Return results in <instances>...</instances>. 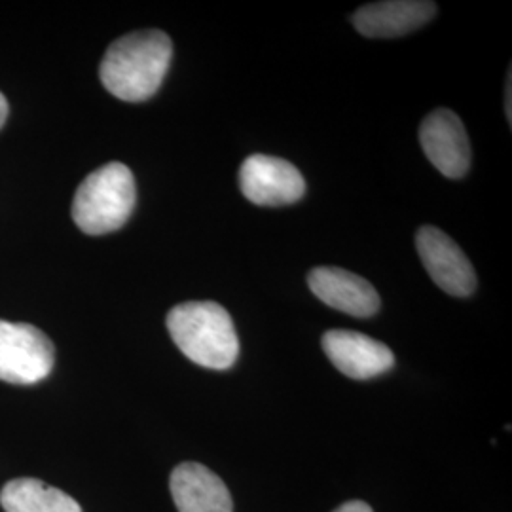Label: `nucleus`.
Wrapping results in <instances>:
<instances>
[{
    "label": "nucleus",
    "mask_w": 512,
    "mask_h": 512,
    "mask_svg": "<svg viewBox=\"0 0 512 512\" xmlns=\"http://www.w3.org/2000/svg\"><path fill=\"white\" fill-rule=\"evenodd\" d=\"M173 57L164 31H135L114 40L99 67L107 92L128 103L147 101L164 84Z\"/></svg>",
    "instance_id": "nucleus-1"
},
{
    "label": "nucleus",
    "mask_w": 512,
    "mask_h": 512,
    "mask_svg": "<svg viewBox=\"0 0 512 512\" xmlns=\"http://www.w3.org/2000/svg\"><path fill=\"white\" fill-rule=\"evenodd\" d=\"M167 330L192 363L228 370L236 365L239 340L230 313L217 302H184L167 313Z\"/></svg>",
    "instance_id": "nucleus-2"
},
{
    "label": "nucleus",
    "mask_w": 512,
    "mask_h": 512,
    "mask_svg": "<svg viewBox=\"0 0 512 512\" xmlns=\"http://www.w3.org/2000/svg\"><path fill=\"white\" fill-rule=\"evenodd\" d=\"M137 186L128 165L110 162L90 173L74 194V224L88 236H103L128 222Z\"/></svg>",
    "instance_id": "nucleus-3"
},
{
    "label": "nucleus",
    "mask_w": 512,
    "mask_h": 512,
    "mask_svg": "<svg viewBox=\"0 0 512 512\" xmlns=\"http://www.w3.org/2000/svg\"><path fill=\"white\" fill-rule=\"evenodd\" d=\"M52 340L27 323L0 321V380L33 385L50 376L54 368Z\"/></svg>",
    "instance_id": "nucleus-4"
},
{
    "label": "nucleus",
    "mask_w": 512,
    "mask_h": 512,
    "mask_svg": "<svg viewBox=\"0 0 512 512\" xmlns=\"http://www.w3.org/2000/svg\"><path fill=\"white\" fill-rule=\"evenodd\" d=\"M239 188L255 205H291L306 194V181L291 162L266 154L249 156L239 169Z\"/></svg>",
    "instance_id": "nucleus-5"
},
{
    "label": "nucleus",
    "mask_w": 512,
    "mask_h": 512,
    "mask_svg": "<svg viewBox=\"0 0 512 512\" xmlns=\"http://www.w3.org/2000/svg\"><path fill=\"white\" fill-rule=\"evenodd\" d=\"M423 268L444 293L471 296L476 291V272L458 243L435 226H423L416 236Z\"/></svg>",
    "instance_id": "nucleus-6"
},
{
    "label": "nucleus",
    "mask_w": 512,
    "mask_h": 512,
    "mask_svg": "<svg viewBox=\"0 0 512 512\" xmlns=\"http://www.w3.org/2000/svg\"><path fill=\"white\" fill-rule=\"evenodd\" d=\"M420 143L427 160L448 179H461L471 167V143L458 114L433 110L420 126Z\"/></svg>",
    "instance_id": "nucleus-7"
},
{
    "label": "nucleus",
    "mask_w": 512,
    "mask_h": 512,
    "mask_svg": "<svg viewBox=\"0 0 512 512\" xmlns=\"http://www.w3.org/2000/svg\"><path fill=\"white\" fill-rule=\"evenodd\" d=\"M321 344L330 363L353 380L382 376L395 365L391 349L361 332L329 330Z\"/></svg>",
    "instance_id": "nucleus-8"
},
{
    "label": "nucleus",
    "mask_w": 512,
    "mask_h": 512,
    "mask_svg": "<svg viewBox=\"0 0 512 512\" xmlns=\"http://www.w3.org/2000/svg\"><path fill=\"white\" fill-rule=\"evenodd\" d=\"M311 293L332 310L353 317H370L380 310V294L361 275L334 266L313 268L308 275Z\"/></svg>",
    "instance_id": "nucleus-9"
},
{
    "label": "nucleus",
    "mask_w": 512,
    "mask_h": 512,
    "mask_svg": "<svg viewBox=\"0 0 512 512\" xmlns=\"http://www.w3.org/2000/svg\"><path fill=\"white\" fill-rule=\"evenodd\" d=\"M437 16V4L427 0H385L359 8L355 29L368 38H395L418 31Z\"/></svg>",
    "instance_id": "nucleus-10"
},
{
    "label": "nucleus",
    "mask_w": 512,
    "mask_h": 512,
    "mask_svg": "<svg viewBox=\"0 0 512 512\" xmlns=\"http://www.w3.org/2000/svg\"><path fill=\"white\" fill-rule=\"evenodd\" d=\"M169 488L179 512H234L226 484L202 463L177 465Z\"/></svg>",
    "instance_id": "nucleus-11"
},
{
    "label": "nucleus",
    "mask_w": 512,
    "mask_h": 512,
    "mask_svg": "<svg viewBox=\"0 0 512 512\" xmlns=\"http://www.w3.org/2000/svg\"><path fill=\"white\" fill-rule=\"evenodd\" d=\"M0 505L6 512H82L71 495L38 478L10 480L0 492Z\"/></svg>",
    "instance_id": "nucleus-12"
},
{
    "label": "nucleus",
    "mask_w": 512,
    "mask_h": 512,
    "mask_svg": "<svg viewBox=\"0 0 512 512\" xmlns=\"http://www.w3.org/2000/svg\"><path fill=\"white\" fill-rule=\"evenodd\" d=\"M334 512H374L370 509V505H366L365 501H349L346 505L338 507Z\"/></svg>",
    "instance_id": "nucleus-13"
},
{
    "label": "nucleus",
    "mask_w": 512,
    "mask_h": 512,
    "mask_svg": "<svg viewBox=\"0 0 512 512\" xmlns=\"http://www.w3.org/2000/svg\"><path fill=\"white\" fill-rule=\"evenodd\" d=\"M6 118H8V101H6V97L0 93V128L4 126Z\"/></svg>",
    "instance_id": "nucleus-14"
},
{
    "label": "nucleus",
    "mask_w": 512,
    "mask_h": 512,
    "mask_svg": "<svg viewBox=\"0 0 512 512\" xmlns=\"http://www.w3.org/2000/svg\"><path fill=\"white\" fill-rule=\"evenodd\" d=\"M511 90H512V82H511V71H509V76H507V120L511 122Z\"/></svg>",
    "instance_id": "nucleus-15"
}]
</instances>
